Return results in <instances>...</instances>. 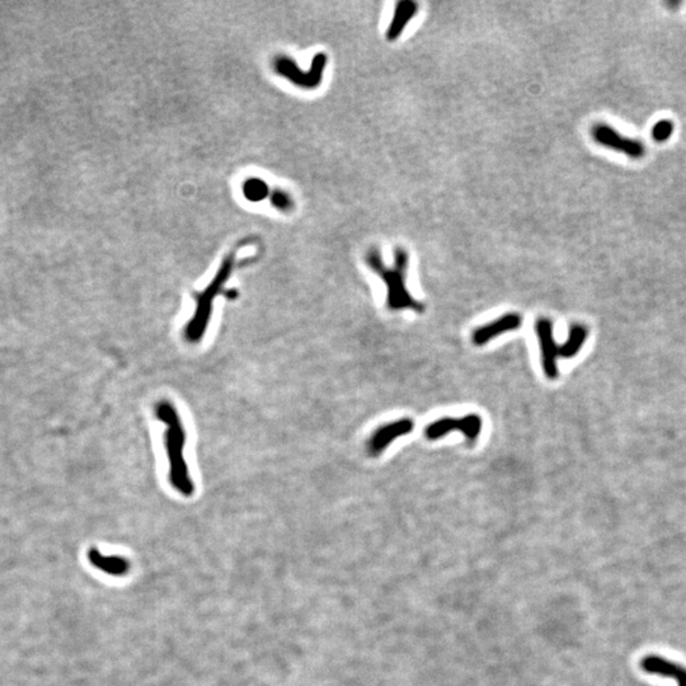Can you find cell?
<instances>
[{
    "label": "cell",
    "mask_w": 686,
    "mask_h": 686,
    "mask_svg": "<svg viewBox=\"0 0 686 686\" xmlns=\"http://www.w3.org/2000/svg\"><path fill=\"white\" fill-rule=\"evenodd\" d=\"M156 418L166 425L164 445L169 460V482L181 495L190 497L195 484L185 460V431L180 413L173 404L161 401L155 406Z\"/></svg>",
    "instance_id": "obj_1"
},
{
    "label": "cell",
    "mask_w": 686,
    "mask_h": 686,
    "mask_svg": "<svg viewBox=\"0 0 686 686\" xmlns=\"http://www.w3.org/2000/svg\"><path fill=\"white\" fill-rule=\"evenodd\" d=\"M366 263L387 284V304L390 310L412 309L420 313L425 310L423 304L411 297L406 287V273L408 268V253L406 252V249L396 248L393 268L385 266L382 254L375 248L366 253Z\"/></svg>",
    "instance_id": "obj_2"
},
{
    "label": "cell",
    "mask_w": 686,
    "mask_h": 686,
    "mask_svg": "<svg viewBox=\"0 0 686 686\" xmlns=\"http://www.w3.org/2000/svg\"><path fill=\"white\" fill-rule=\"evenodd\" d=\"M233 256L225 260L217 276L211 281V284L196 297V310L193 313L191 321L187 323L185 328V338L191 343H198L202 340L206 329L210 323L211 313H212V303L215 297L223 290L224 284L230 278V273L233 268Z\"/></svg>",
    "instance_id": "obj_3"
},
{
    "label": "cell",
    "mask_w": 686,
    "mask_h": 686,
    "mask_svg": "<svg viewBox=\"0 0 686 686\" xmlns=\"http://www.w3.org/2000/svg\"><path fill=\"white\" fill-rule=\"evenodd\" d=\"M482 418L478 414H467L462 418L445 417L430 423L425 433L427 439L438 440L452 431H460L470 442H473L482 431Z\"/></svg>",
    "instance_id": "obj_4"
},
{
    "label": "cell",
    "mask_w": 686,
    "mask_h": 686,
    "mask_svg": "<svg viewBox=\"0 0 686 686\" xmlns=\"http://www.w3.org/2000/svg\"><path fill=\"white\" fill-rule=\"evenodd\" d=\"M591 134L595 142L600 145L620 152L633 159H639L646 154V148L642 142L631 137H623L622 134H619V131L612 129L609 125H595Z\"/></svg>",
    "instance_id": "obj_5"
},
{
    "label": "cell",
    "mask_w": 686,
    "mask_h": 686,
    "mask_svg": "<svg viewBox=\"0 0 686 686\" xmlns=\"http://www.w3.org/2000/svg\"><path fill=\"white\" fill-rule=\"evenodd\" d=\"M326 62H327L326 55L318 54L313 59L309 72L304 73L302 70H299L295 62L292 60L286 59V57H281L276 62V69H278L280 74L284 75L287 79H290L292 83H295L297 86L310 89V88L318 87L321 84L323 72L326 68Z\"/></svg>",
    "instance_id": "obj_6"
},
{
    "label": "cell",
    "mask_w": 686,
    "mask_h": 686,
    "mask_svg": "<svg viewBox=\"0 0 686 686\" xmlns=\"http://www.w3.org/2000/svg\"><path fill=\"white\" fill-rule=\"evenodd\" d=\"M535 329H537L539 345H540L543 370L549 379H556L558 377L556 358L559 355V347L556 346V340L553 336V324L549 319L543 318L537 321Z\"/></svg>",
    "instance_id": "obj_7"
},
{
    "label": "cell",
    "mask_w": 686,
    "mask_h": 686,
    "mask_svg": "<svg viewBox=\"0 0 686 686\" xmlns=\"http://www.w3.org/2000/svg\"><path fill=\"white\" fill-rule=\"evenodd\" d=\"M413 428V421L411 418H402L379 427L377 431L372 433L369 441V452L372 457L380 455L388 447L390 442H393L396 438L412 433Z\"/></svg>",
    "instance_id": "obj_8"
},
{
    "label": "cell",
    "mask_w": 686,
    "mask_h": 686,
    "mask_svg": "<svg viewBox=\"0 0 686 686\" xmlns=\"http://www.w3.org/2000/svg\"><path fill=\"white\" fill-rule=\"evenodd\" d=\"M522 323V318L518 313H508L500 316L498 319L491 321L486 326L476 328L471 336V341L476 346H483L488 343L489 341L498 337L500 334L506 333L510 331L519 329Z\"/></svg>",
    "instance_id": "obj_9"
},
{
    "label": "cell",
    "mask_w": 686,
    "mask_h": 686,
    "mask_svg": "<svg viewBox=\"0 0 686 686\" xmlns=\"http://www.w3.org/2000/svg\"><path fill=\"white\" fill-rule=\"evenodd\" d=\"M641 668L647 674L674 679L676 685L686 686V668L668 658L661 656H647L641 661Z\"/></svg>",
    "instance_id": "obj_10"
},
{
    "label": "cell",
    "mask_w": 686,
    "mask_h": 686,
    "mask_svg": "<svg viewBox=\"0 0 686 686\" xmlns=\"http://www.w3.org/2000/svg\"><path fill=\"white\" fill-rule=\"evenodd\" d=\"M88 559L96 568L105 572L107 575L124 576L130 569V563L122 556H103L96 548H92L88 551Z\"/></svg>",
    "instance_id": "obj_11"
},
{
    "label": "cell",
    "mask_w": 686,
    "mask_h": 686,
    "mask_svg": "<svg viewBox=\"0 0 686 686\" xmlns=\"http://www.w3.org/2000/svg\"><path fill=\"white\" fill-rule=\"evenodd\" d=\"M417 11H418L417 3L411 1V0L399 1L396 6L394 17L391 19L389 28L387 31V38L389 41H396V38L402 35L406 25H408L409 21L416 16Z\"/></svg>",
    "instance_id": "obj_12"
},
{
    "label": "cell",
    "mask_w": 686,
    "mask_h": 686,
    "mask_svg": "<svg viewBox=\"0 0 686 686\" xmlns=\"http://www.w3.org/2000/svg\"><path fill=\"white\" fill-rule=\"evenodd\" d=\"M588 328L582 324H573L569 329L568 338L559 347V356L564 359L575 358L581 350L582 345L588 340Z\"/></svg>",
    "instance_id": "obj_13"
},
{
    "label": "cell",
    "mask_w": 686,
    "mask_h": 686,
    "mask_svg": "<svg viewBox=\"0 0 686 686\" xmlns=\"http://www.w3.org/2000/svg\"><path fill=\"white\" fill-rule=\"evenodd\" d=\"M267 185H265V182L258 180H251L248 181L246 185H244V193L246 196L249 200L252 201H258V200H263V198L267 196Z\"/></svg>",
    "instance_id": "obj_14"
},
{
    "label": "cell",
    "mask_w": 686,
    "mask_h": 686,
    "mask_svg": "<svg viewBox=\"0 0 686 686\" xmlns=\"http://www.w3.org/2000/svg\"><path fill=\"white\" fill-rule=\"evenodd\" d=\"M673 131H674L673 121L671 120H661L653 126L652 137L657 142H666L668 137L673 135Z\"/></svg>",
    "instance_id": "obj_15"
},
{
    "label": "cell",
    "mask_w": 686,
    "mask_h": 686,
    "mask_svg": "<svg viewBox=\"0 0 686 686\" xmlns=\"http://www.w3.org/2000/svg\"><path fill=\"white\" fill-rule=\"evenodd\" d=\"M273 202L281 210H289L291 206V198L284 192H276L273 196Z\"/></svg>",
    "instance_id": "obj_16"
}]
</instances>
